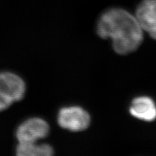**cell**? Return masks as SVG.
I'll return each mask as SVG.
<instances>
[{
	"mask_svg": "<svg viewBox=\"0 0 156 156\" xmlns=\"http://www.w3.org/2000/svg\"><path fill=\"white\" fill-rule=\"evenodd\" d=\"M97 33L104 39L111 38L115 51L120 55L135 51L143 40V30L136 17L121 9H111L102 14Z\"/></svg>",
	"mask_w": 156,
	"mask_h": 156,
	"instance_id": "obj_1",
	"label": "cell"
},
{
	"mask_svg": "<svg viewBox=\"0 0 156 156\" xmlns=\"http://www.w3.org/2000/svg\"><path fill=\"white\" fill-rule=\"evenodd\" d=\"M26 92V83L20 76L11 72H0V112L22 100Z\"/></svg>",
	"mask_w": 156,
	"mask_h": 156,
	"instance_id": "obj_2",
	"label": "cell"
},
{
	"mask_svg": "<svg viewBox=\"0 0 156 156\" xmlns=\"http://www.w3.org/2000/svg\"><path fill=\"white\" fill-rule=\"evenodd\" d=\"M50 127L47 122L40 117H32L23 121L16 131L18 143H37L47 137Z\"/></svg>",
	"mask_w": 156,
	"mask_h": 156,
	"instance_id": "obj_3",
	"label": "cell"
},
{
	"mask_svg": "<svg viewBox=\"0 0 156 156\" xmlns=\"http://www.w3.org/2000/svg\"><path fill=\"white\" fill-rule=\"evenodd\" d=\"M90 122L89 114L77 106L63 107L57 115V122L61 128L73 132L87 129Z\"/></svg>",
	"mask_w": 156,
	"mask_h": 156,
	"instance_id": "obj_4",
	"label": "cell"
},
{
	"mask_svg": "<svg viewBox=\"0 0 156 156\" xmlns=\"http://www.w3.org/2000/svg\"><path fill=\"white\" fill-rule=\"evenodd\" d=\"M136 20L143 30L156 40V0H144L136 9Z\"/></svg>",
	"mask_w": 156,
	"mask_h": 156,
	"instance_id": "obj_5",
	"label": "cell"
},
{
	"mask_svg": "<svg viewBox=\"0 0 156 156\" xmlns=\"http://www.w3.org/2000/svg\"><path fill=\"white\" fill-rule=\"evenodd\" d=\"M131 115L145 121H153L156 119V107L154 101L148 97L135 98L129 109Z\"/></svg>",
	"mask_w": 156,
	"mask_h": 156,
	"instance_id": "obj_6",
	"label": "cell"
},
{
	"mask_svg": "<svg viewBox=\"0 0 156 156\" xmlns=\"http://www.w3.org/2000/svg\"><path fill=\"white\" fill-rule=\"evenodd\" d=\"M53 154L54 149L46 143H18L16 148L18 156H51Z\"/></svg>",
	"mask_w": 156,
	"mask_h": 156,
	"instance_id": "obj_7",
	"label": "cell"
}]
</instances>
